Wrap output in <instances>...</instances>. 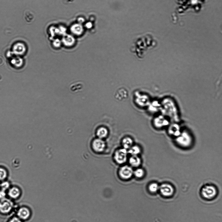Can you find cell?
Returning a JSON list of instances; mask_svg holds the SVG:
<instances>
[{"label": "cell", "instance_id": "9c48e42d", "mask_svg": "<svg viewBox=\"0 0 222 222\" xmlns=\"http://www.w3.org/2000/svg\"><path fill=\"white\" fill-rule=\"evenodd\" d=\"M12 207V204L8 200L3 199L0 202V212L6 214L9 212Z\"/></svg>", "mask_w": 222, "mask_h": 222}, {"label": "cell", "instance_id": "ba28073f", "mask_svg": "<svg viewBox=\"0 0 222 222\" xmlns=\"http://www.w3.org/2000/svg\"><path fill=\"white\" fill-rule=\"evenodd\" d=\"M162 194L165 196H172L174 192V189L172 185L168 184H163L159 187Z\"/></svg>", "mask_w": 222, "mask_h": 222}, {"label": "cell", "instance_id": "d6986e66", "mask_svg": "<svg viewBox=\"0 0 222 222\" xmlns=\"http://www.w3.org/2000/svg\"><path fill=\"white\" fill-rule=\"evenodd\" d=\"M9 186V185L8 182H5L2 184L1 186L2 189L5 190L8 189Z\"/></svg>", "mask_w": 222, "mask_h": 222}, {"label": "cell", "instance_id": "2e32d148", "mask_svg": "<svg viewBox=\"0 0 222 222\" xmlns=\"http://www.w3.org/2000/svg\"><path fill=\"white\" fill-rule=\"evenodd\" d=\"M145 170L141 167L134 169V176L137 178H142L145 176Z\"/></svg>", "mask_w": 222, "mask_h": 222}, {"label": "cell", "instance_id": "9a60e30c", "mask_svg": "<svg viewBox=\"0 0 222 222\" xmlns=\"http://www.w3.org/2000/svg\"><path fill=\"white\" fill-rule=\"evenodd\" d=\"M20 189L16 187L11 188L9 192V195L11 198L14 199L17 198L20 195Z\"/></svg>", "mask_w": 222, "mask_h": 222}, {"label": "cell", "instance_id": "5b68a950", "mask_svg": "<svg viewBox=\"0 0 222 222\" xmlns=\"http://www.w3.org/2000/svg\"><path fill=\"white\" fill-rule=\"evenodd\" d=\"M167 129L168 135L175 138L179 136L181 132L177 122L171 123Z\"/></svg>", "mask_w": 222, "mask_h": 222}, {"label": "cell", "instance_id": "ffe728a7", "mask_svg": "<svg viewBox=\"0 0 222 222\" xmlns=\"http://www.w3.org/2000/svg\"><path fill=\"white\" fill-rule=\"evenodd\" d=\"M9 222H22V221L17 218H14L11 220Z\"/></svg>", "mask_w": 222, "mask_h": 222}, {"label": "cell", "instance_id": "277c9868", "mask_svg": "<svg viewBox=\"0 0 222 222\" xmlns=\"http://www.w3.org/2000/svg\"><path fill=\"white\" fill-rule=\"evenodd\" d=\"M134 169L128 164L120 166L118 170V174L120 178L127 180L134 176Z\"/></svg>", "mask_w": 222, "mask_h": 222}, {"label": "cell", "instance_id": "7c38bea8", "mask_svg": "<svg viewBox=\"0 0 222 222\" xmlns=\"http://www.w3.org/2000/svg\"><path fill=\"white\" fill-rule=\"evenodd\" d=\"M30 214L29 209L25 207L20 208L18 212V217L24 220L27 219L30 216Z\"/></svg>", "mask_w": 222, "mask_h": 222}, {"label": "cell", "instance_id": "30bf717a", "mask_svg": "<svg viewBox=\"0 0 222 222\" xmlns=\"http://www.w3.org/2000/svg\"><path fill=\"white\" fill-rule=\"evenodd\" d=\"M134 139L129 136H126L122 139L121 147L128 150L135 144Z\"/></svg>", "mask_w": 222, "mask_h": 222}, {"label": "cell", "instance_id": "5bb4252c", "mask_svg": "<svg viewBox=\"0 0 222 222\" xmlns=\"http://www.w3.org/2000/svg\"><path fill=\"white\" fill-rule=\"evenodd\" d=\"M109 130L104 127H101L97 131V135L98 138L103 139L107 137L109 135Z\"/></svg>", "mask_w": 222, "mask_h": 222}, {"label": "cell", "instance_id": "7a4b0ae2", "mask_svg": "<svg viewBox=\"0 0 222 222\" xmlns=\"http://www.w3.org/2000/svg\"><path fill=\"white\" fill-rule=\"evenodd\" d=\"M129 156L128 150L121 147L114 152L113 158L115 163L121 166L128 163Z\"/></svg>", "mask_w": 222, "mask_h": 222}, {"label": "cell", "instance_id": "3957f363", "mask_svg": "<svg viewBox=\"0 0 222 222\" xmlns=\"http://www.w3.org/2000/svg\"><path fill=\"white\" fill-rule=\"evenodd\" d=\"M171 122L168 117L162 114L155 116L152 120V124L155 129L162 130L167 129Z\"/></svg>", "mask_w": 222, "mask_h": 222}, {"label": "cell", "instance_id": "4fadbf2b", "mask_svg": "<svg viewBox=\"0 0 222 222\" xmlns=\"http://www.w3.org/2000/svg\"><path fill=\"white\" fill-rule=\"evenodd\" d=\"M84 87L83 84L81 82H75L70 86L71 91L73 93H77L81 91Z\"/></svg>", "mask_w": 222, "mask_h": 222}, {"label": "cell", "instance_id": "e0dca14e", "mask_svg": "<svg viewBox=\"0 0 222 222\" xmlns=\"http://www.w3.org/2000/svg\"><path fill=\"white\" fill-rule=\"evenodd\" d=\"M149 189L151 192L155 193L157 192L158 190L159 189V187L156 183H153L151 184L150 185Z\"/></svg>", "mask_w": 222, "mask_h": 222}, {"label": "cell", "instance_id": "52a82bcc", "mask_svg": "<svg viewBox=\"0 0 222 222\" xmlns=\"http://www.w3.org/2000/svg\"><path fill=\"white\" fill-rule=\"evenodd\" d=\"M128 164L133 168H136L141 167L142 160L141 156L129 155Z\"/></svg>", "mask_w": 222, "mask_h": 222}, {"label": "cell", "instance_id": "ac0fdd59", "mask_svg": "<svg viewBox=\"0 0 222 222\" xmlns=\"http://www.w3.org/2000/svg\"><path fill=\"white\" fill-rule=\"evenodd\" d=\"M7 175V171L4 168H0V181L5 179Z\"/></svg>", "mask_w": 222, "mask_h": 222}, {"label": "cell", "instance_id": "8992f818", "mask_svg": "<svg viewBox=\"0 0 222 222\" xmlns=\"http://www.w3.org/2000/svg\"><path fill=\"white\" fill-rule=\"evenodd\" d=\"M106 144L103 139H95L92 143V147L94 151L100 153L103 152L106 149Z\"/></svg>", "mask_w": 222, "mask_h": 222}, {"label": "cell", "instance_id": "6da1fadb", "mask_svg": "<svg viewBox=\"0 0 222 222\" xmlns=\"http://www.w3.org/2000/svg\"><path fill=\"white\" fill-rule=\"evenodd\" d=\"M219 194L217 187L212 183H207L202 185L199 191L201 198L207 202L212 201L216 199Z\"/></svg>", "mask_w": 222, "mask_h": 222}, {"label": "cell", "instance_id": "8fae6325", "mask_svg": "<svg viewBox=\"0 0 222 222\" xmlns=\"http://www.w3.org/2000/svg\"><path fill=\"white\" fill-rule=\"evenodd\" d=\"M128 151L129 155L140 156L142 150L140 145L135 144Z\"/></svg>", "mask_w": 222, "mask_h": 222}, {"label": "cell", "instance_id": "44dd1931", "mask_svg": "<svg viewBox=\"0 0 222 222\" xmlns=\"http://www.w3.org/2000/svg\"><path fill=\"white\" fill-rule=\"evenodd\" d=\"M5 196V194L3 192H0V199H3Z\"/></svg>", "mask_w": 222, "mask_h": 222}]
</instances>
